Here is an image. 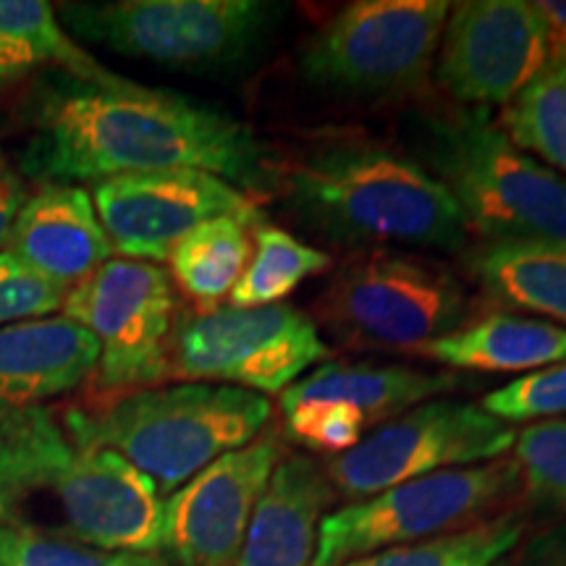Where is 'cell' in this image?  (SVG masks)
I'll list each match as a JSON object with an SVG mask.
<instances>
[{
	"instance_id": "1",
	"label": "cell",
	"mask_w": 566,
	"mask_h": 566,
	"mask_svg": "<svg viewBox=\"0 0 566 566\" xmlns=\"http://www.w3.org/2000/svg\"><path fill=\"white\" fill-rule=\"evenodd\" d=\"M21 166L42 184L205 171L250 197L268 195L275 184L273 155L250 126L179 92L147 90L129 80H71L48 92L34 111Z\"/></svg>"
},
{
	"instance_id": "2",
	"label": "cell",
	"mask_w": 566,
	"mask_h": 566,
	"mask_svg": "<svg viewBox=\"0 0 566 566\" xmlns=\"http://www.w3.org/2000/svg\"><path fill=\"white\" fill-rule=\"evenodd\" d=\"M158 488L116 451L84 443L48 407L0 420V525L105 551L158 554Z\"/></svg>"
},
{
	"instance_id": "3",
	"label": "cell",
	"mask_w": 566,
	"mask_h": 566,
	"mask_svg": "<svg viewBox=\"0 0 566 566\" xmlns=\"http://www.w3.org/2000/svg\"><path fill=\"white\" fill-rule=\"evenodd\" d=\"M273 189L292 218L354 252L415 247L459 252L464 216L420 160L365 134H331L275 166Z\"/></svg>"
},
{
	"instance_id": "4",
	"label": "cell",
	"mask_w": 566,
	"mask_h": 566,
	"mask_svg": "<svg viewBox=\"0 0 566 566\" xmlns=\"http://www.w3.org/2000/svg\"><path fill=\"white\" fill-rule=\"evenodd\" d=\"M271 417L268 396L221 384L139 388L63 412L80 441L122 454L158 493H176L216 459L252 443Z\"/></svg>"
},
{
	"instance_id": "5",
	"label": "cell",
	"mask_w": 566,
	"mask_h": 566,
	"mask_svg": "<svg viewBox=\"0 0 566 566\" xmlns=\"http://www.w3.org/2000/svg\"><path fill=\"white\" fill-rule=\"evenodd\" d=\"M422 166L483 247H566V179L530 158L480 108L422 118Z\"/></svg>"
},
{
	"instance_id": "6",
	"label": "cell",
	"mask_w": 566,
	"mask_h": 566,
	"mask_svg": "<svg viewBox=\"0 0 566 566\" xmlns=\"http://www.w3.org/2000/svg\"><path fill=\"white\" fill-rule=\"evenodd\" d=\"M475 315L464 281L441 260L373 250L344 260L315 300V325L346 349L417 352Z\"/></svg>"
},
{
	"instance_id": "7",
	"label": "cell",
	"mask_w": 566,
	"mask_h": 566,
	"mask_svg": "<svg viewBox=\"0 0 566 566\" xmlns=\"http://www.w3.org/2000/svg\"><path fill=\"white\" fill-rule=\"evenodd\" d=\"M283 6L263 0H108L66 3L59 19L80 38L126 59L174 69H237L263 53Z\"/></svg>"
},
{
	"instance_id": "8",
	"label": "cell",
	"mask_w": 566,
	"mask_h": 566,
	"mask_svg": "<svg viewBox=\"0 0 566 566\" xmlns=\"http://www.w3.org/2000/svg\"><path fill=\"white\" fill-rule=\"evenodd\" d=\"M451 3L357 0L325 19L296 53L302 80L344 97L420 90L436 63Z\"/></svg>"
},
{
	"instance_id": "9",
	"label": "cell",
	"mask_w": 566,
	"mask_h": 566,
	"mask_svg": "<svg viewBox=\"0 0 566 566\" xmlns=\"http://www.w3.org/2000/svg\"><path fill=\"white\" fill-rule=\"evenodd\" d=\"M520 488V470L506 457L388 488L321 520L313 566H338L480 525L509 512Z\"/></svg>"
},
{
	"instance_id": "10",
	"label": "cell",
	"mask_w": 566,
	"mask_h": 566,
	"mask_svg": "<svg viewBox=\"0 0 566 566\" xmlns=\"http://www.w3.org/2000/svg\"><path fill=\"white\" fill-rule=\"evenodd\" d=\"M61 307L101 346L92 378L101 399L168 380L179 302L166 268L111 258L69 289Z\"/></svg>"
},
{
	"instance_id": "11",
	"label": "cell",
	"mask_w": 566,
	"mask_h": 566,
	"mask_svg": "<svg viewBox=\"0 0 566 566\" xmlns=\"http://www.w3.org/2000/svg\"><path fill=\"white\" fill-rule=\"evenodd\" d=\"M328 354L313 317L292 304L200 310L179 315L168 378L283 394Z\"/></svg>"
},
{
	"instance_id": "12",
	"label": "cell",
	"mask_w": 566,
	"mask_h": 566,
	"mask_svg": "<svg viewBox=\"0 0 566 566\" xmlns=\"http://www.w3.org/2000/svg\"><path fill=\"white\" fill-rule=\"evenodd\" d=\"M514 428L483 407L459 399H430L367 433L325 467L331 488L365 501L409 480L504 459Z\"/></svg>"
},
{
	"instance_id": "13",
	"label": "cell",
	"mask_w": 566,
	"mask_h": 566,
	"mask_svg": "<svg viewBox=\"0 0 566 566\" xmlns=\"http://www.w3.org/2000/svg\"><path fill=\"white\" fill-rule=\"evenodd\" d=\"M546 61V24L535 3L462 0L443 24L436 80L462 108H504Z\"/></svg>"
},
{
	"instance_id": "14",
	"label": "cell",
	"mask_w": 566,
	"mask_h": 566,
	"mask_svg": "<svg viewBox=\"0 0 566 566\" xmlns=\"http://www.w3.org/2000/svg\"><path fill=\"white\" fill-rule=\"evenodd\" d=\"M283 441L263 430L184 483L163 506V546L171 566H233L263 499Z\"/></svg>"
},
{
	"instance_id": "15",
	"label": "cell",
	"mask_w": 566,
	"mask_h": 566,
	"mask_svg": "<svg viewBox=\"0 0 566 566\" xmlns=\"http://www.w3.org/2000/svg\"><path fill=\"white\" fill-rule=\"evenodd\" d=\"M113 252L139 263H163L197 226L254 212L252 197L205 171L132 174L92 187Z\"/></svg>"
},
{
	"instance_id": "16",
	"label": "cell",
	"mask_w": 566,
	"mask_h": 566,
	"mask_svg": "<svg viewBox=\"0 0 566 566\" xmlns=\"http://www.w3.org/2000/svg\"><path fill=\"white\" fill-rule=\"evenodd\" d=\"M6 250L61 292L113 258L92 195L76 184H42L27 195Z\"/></svg>"
},
{
	"instance_id": "17",
	"label": "cell",
	"mask_w": 566,
	"mask_h": 566,
	"mask_svg": "<svg viewBox=\"0 0 566 566\" xmlns=\"http://www.w3.org/2000/svg\"><path fill=\"white\" fill-rule=\"evenodd\" d=\"M101 346L66 315L0 328V420L45 407L95 378Z\"/></svg>"
},
{
	"instance_id": "18",
	"label": "cell",
	"mask_w": 566,
	"mask_h": 566,
	"mask_svg": "<svg viewBox=\"0 0 566 566\" xmlns=\"http://www.w3.org/2000/svg\"><path fill=\"white\" fill-rule=\"evenodd\" d=\"M331 491L334 488L315 459L283 457L254 509L233 566H313Z\"/></svg>"
},
{
	"instance_id": "19",
	"label": "cell",
	"mask_w": 566,
	"mask_h": 566,
	"mask_svg": "<svg viewBox=\"0 0 566 566\" xmlns=\"http://www.w3.org/2000/svg\"><path fill=\"white\" fill-rule=\"evenodd\" d=\"M464 386L459 373H430L401 365L370 363H325L317 370L302 375L281 394V409L310 405V401H338L365 417L367 428H378L407 409Z\"/></svg>"
},
{
	"instance_id": "20",
	"label": "cell",
	"mask_w": 566,
	"mask_h": 566,
	"mask_svg": "<svg viewBox=\"0 0 566 566\" xmlns=\"http://www.w3.org/2000/svg\"><path fill=\"white\" fill-rule=\"evenodd\" d=\"M415 354L451 373H537L566 363V328L533 315L488 313Z\"/></svg>"
},
{
	"instance_id": "21",
	"label": "cell",
	"mask_w": 566,
	"mask_h": 566,
	"mask_svg": "<svg viewBox=\"0 0 566 566\" xmlns=\"http://www.w3.org/2000/svg\"><path fill=\"white\" fill-rule=\"evenodd\" d=\"M42 69L66 71L87 84H116L124 76L101 66L63 30L59 11L42 0H0V90Z\"/></svg>"
},
{
	"instance_id": "22",
	"label": "cell",
	"mask_w": 566,
	"mask_h": 566,
	"mask_svg": "<svg viewBox=\"0 0 566 566\" xmlns=\"http://www.w3.org/2000/svg\"><path fill=\"white\" fill-rule=\"evenodd\" d=\"M260 223L263 218L260 210H254L212 218L189 231L168 258L174 286H179L200 310H216L250 265L252 231Z\"/></svg>"
},
{
	"instance_id": "23",
	"label": "cell",
	"mask_w": 566,
	"mask_h": 566,
	"mask_svg": "<svg viewBox=\"0 0 566 566\" xmlns=\"http://www.w3.org/2000/svg\"><path fill=\"white\" fill-rule=\"evenodd\" d=\"M472 273L501 307L566 325V247H483Z\"/></svg>"
},
{
	"instance_id": "24",
	"label": "cell",
	"mask_w": 566,
	"mask_h": 566,
	"mask_svg": "<svg viewBox=\"0 0 566 566\" xmlns=\"http://www.w3.org/2000/svg\"><path fill=\"white\" fill-rule=\"evenodd\" d=\"M252 244V260L231 289L229 307L281 304L304 281L334 268V258L328 252L271 223L254 226Z\"/></svg>"
},
{
	"instance_id": "25",
	"label": "cell",
	"mask_w": 566,
	"mask_h": 566,
	"mask_svg": "<svg viewBox=\"0 0 566 566\" xmlns=\"http://www.w3.org/2000/svg\"><path fill=\"white\" fill-rule=\"evenodd\" d=\"M495 124L520 150L566 174V59L543 63L514 101L504 105Z\"/></svg>"
},
{
	"instance_id": "26",
	"label": "cell",
	"mask_w": 566,
	"mask_h": 566,
	"mask_svg": "<svg viewBox=\"0 0 566 566\" xmlns=\"http://www.w3.org/2000/svg\"><path fill=\"white\" fill-rule=\"evenodd\" d=\"M525 535V516L501 512L459 533L352 558L338 566H495Z\"/></svg>"
},
{
	"instance_id": "27",
	"label": "cell",
	"mask_w": 566,
	"mask_h": 566,
	"mask_svg": "<svg viewBox=\"0 0 566 566\" xmlns=\"http://www.w3.org/2000/svg\"><path fill=\"white\" fill-rule=\"evenodd\" d=\"M512 449L520 483L530 499L566 512V420L525 424Z\"/></svg>"
},
{
	"instance_id": "28",
	"label": "cell",
	"mask_w": 566,
	"mask_h": 566,
	"mask_svg": "<svg viewBox=\"0 0 566 566\" xmlns=\"http://www.w3.org/2000/svg\"><path fill=\"white\" fill-rule=\"evenodd\" d=\"M0 566H171L155 554H126L0 525Z\"/></svg>"
},
{
	"instance_id": "29",
	"label": "cell",
	"mask_w": 566,
	"mask_h": 566,
	"mask_svg": "<svg viewBox=\"0 0 566 566\" xmlns=\"http://www.w3.org/2000/svg\"><path fill=\"white\" fill-rule=\"evenodd\" d=\"M283 428L292 441L317 454L342 457L367 436V422L357 409L338 401H310L281 409Z\"/></svg>"
},
{
	"instance_id": "30",
	"label": "cell",
	"mask_w": 566,
	"mask_h": 566,
	"mask_svg": "<svg viewBox=\"0 0 566 566\" xmlns=\"http://www.w3.org/2000/svg\"><path fill=\"white\" fill-rule=\"evenodd\" d=\"M480 407L509 424L558 420V415H566V363L522 375L509 386L495 388Z\"/></svg>"
},
{
	"instance_id": "31",
	"label": "cell",
	"mask_w": 566,
	"mask_h": 566,
	"mask_svg": "<svg viewBox=\"0 0 566 566\" xmlns=\"http://www.w3.org/2000/svg\"><path fill=\"white\" fill-rule=\"evenodd\" d=\"M59 286L34 275L9 250H0V328L30 317H45L63 304Z\"/></svg>"
},
{
	"instance_id": "32",
	"label": "cell",
	"mask_w": 566,
	"mask_h": 566,
	"mask_svg": "<svg viewBox=\"0 0 566 566\" xmlns=\"http://www.w3.org/2000/svg\"><path fill=\"white\" fill-rule=\"evenodd\" d=\"M495 566H566V525L522 537Z\"/></svg>"
},
{
	"instance_id": "33",
	"label": "cell",
	"mask_w": 566,
	"mask_h": 566,
	"mask_svg": "<svg viewBox=\"0 0 566 566\" xmlns=\"http://www.w3.org/2000/svg\"><path fill=\"white\" fill-rule=\"evenodd\" d=\"M27 200V187L9 160L0 158V250L9 244L13 221Z\"/></svg>"
},
{
	"instance_id": "34",
	"label": "cell",
	"mask_w": 566,
	"mask_h": 566,
	"mask_svg": "<svg viewBox=\"0 0 566 566\" xmlns=\"http://www.w3.org/2000/svg\"><path fill=\"white\" fill-rule=\"evenodd\" d=\"M535 9L546 24L548 59H566V0H541Z\"/></svg>"
}]
</instances>
